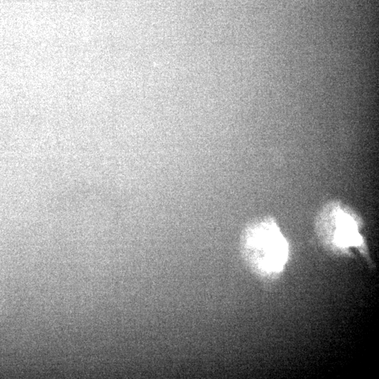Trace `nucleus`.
<instances>
[{"mask_svg": "<svg viewBox=\"0 0 379 379\" xmlns=\"http://www.w3.org/2000/svg\"><path fill=\"white\" fill-rule=\"evenodd\" d=\"M335 241L341 246H353L359 243V236L352 218L343 212L335 216Z\"/></svg>", "mask_w": 379, "mask_h": 379, "instance_id": "nucleus-2", "label": "nucleus"}, {"mask_svg": "<svg viewBox=\"0 0 379 379\" xmlns=\"http://www.w3.org/2000/svg\"><path fill=\"white\" fill-rule=\"evenodd\" d=\"M243 248L248 260L265 270H277L286 260V242L276 226L268 222L255 224L246 230Z\"/></svg>", "mask_w": 379, "mask_h": 379, "instance_id": "nucleus-1", "label": "nucleus"}]
</instances>
